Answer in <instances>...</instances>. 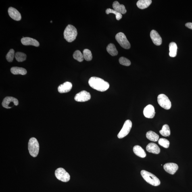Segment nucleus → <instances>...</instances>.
<instances>
[{"instance_id": "1", "label": "nucleus", "mask_w": 192, "mask_h": 192, "mask_svg": "<svg viewBox=\"0 0 192 192\" xmlns=\"http://www.w3.org/2000/svg\"><path fill=\"white\" fill-rule=\"evenodd\" d=\"M89 85L92 88L97 91L103 92L107 91L109 88L108 82L102 79L97 77H92L88 82Z\"/></svg>"}, {"instance_id": "2", "label": "nucleus", "mask_w": 192, "mask_h": 192, "mask_svg": "<svg viewBox=\"0 0 192 192\" xmlns=\"http://www.w3.org/2000/svg\"><path fill=\"white\" fill-rule=\"evenodd\" d=\"M141 174L144 180L151 185L154 186H158L160 185V180L152 173L145 170H142Z\"/></svg>"}, {"instance_id": "3", "label": "nucleus", "mask_w": 192, "mask_h": 192, "mask_svg": "<svg viewBox=\"0 0 192 192\" xmlns=\"http://www.w3.org/2000/svg\"><path fill=\"white\" fill-rule=\"evenodd\" d=\"M77 34L76 28L72 25H68L64 31V37L67 42L71 43L76 39Z\"/></svg>"}, {"instance_id": "4", "label": "nucleus", "mask_w": 192, "mask_h": 192, "mask_svg": "<svg viewBox=\"0 0 192 192\" xmlns=\"http://www.w3.org/2000/svg\"><path fill=\"white\" fill-rule=\"evenodd\" d=\"M28 150L31 156L34 157L37 156L39 153V145L36 138L32 137L29 140Z\"/></svg>"}, {"instance_id": "5", "label": "nucleus", "mask_w": 192, "mask_h": 192, "mask_svg": "<svg viewBox=\"0 0 192 192\" xmlns=\"http://www.w3.org/2000/svg\"><path fill=\"white\" fill-rule=\"evenodd\" d=\"M55 175L58 179L62 182H68L70 179V174L62 168H58L55 170Z\"/></svg>"}, {"instance_id": "6", "label": "nucleus", "mask_w": 192, "mask_h": 192, "mask_svg": "<svg viewBox=\"0 0 192 192\" xmlns=\"http://www.w3.org/2000/svg\"><path fill=\"white\" fill-rule=\"evenodd\" d=\"M115 38L117 42L124 49H128L130 47V45L126 36L122 32H120L117 34L115 36Z\"/></svg>"}, {"instance_id": "7", "label": "nucleus", "mask_w": 192, "mask_h": 192, "mask_svg": "<svg viewBox=\"0 0 192 192\" xmlns=\"http://www.w3.org/2000/svg\"><path fill=\"white\" fill-rule=\"evenodd\" d=\"M157 100L159 105L166 110H169L172 106L171 102L168 97L164 94L158 96Z\"/></svg>"}, {"instance_id": "8", "label": "nucleus", "mask_w": 192, "mask_h": 192, "mask_svg": "<svg viewBox=\"0 0 192 192\" xmlns=\"http://www.w3.org/2000/svg\"><path fill=\"white\" fill-rule=\"evenodd\" d=\"M132 127L131 121L127 120L124 123L123 126L118 135L119 139H122L129 133Z\"/></svg>"}, {"instance_id": "9", "label": "nucleus", "mask_w": 192, "mask_h": 192, "mask_svg": "<svg viewBox=\"0 0 192 192\" xmlns=\"http://www.w3.org/2000/svg\"><path fill=\"white\" fill-rule=\"evenodd\" d=\"M19 104V101L15 98L7 97H5L2 103V105L4 108L10 109L13 106H17Z\"/></svg>"}, {"instance_id": "10", "label": "nucleus", "mask_w": 192, "mask_h": 192, "mask_svg": "<svg viewBox=\"0 0 192 192\" xmlns=\"http://www.w3.org/2000/svg\"><path fill=\"white\" fill-rule=\"evenodd\" d=\"M91 98V95L89 92L83 91L77 94L75 96L74 99L76 101L82 102L89 100Z\"/></svg>"}, {"instance_id": "11", "label": "nucleus", "mask_w": 192, "mask_h": 192, "mask_svg": "<svg viewBox=\"0 0 192 192\" xmlns=\"http://www.w3.org/2000/svg\"><path fill=\"white\" fill-rule=\"evenodd\" d=\"M143 113L146 118H153L155 113L154 107L151 104L148 105L144 108Z\"/></svg>"}, {"instance_id": "12", "label": "nucleus", "mask_w": 192, "mask_h": 192, "mask_svg": "<svg viewBox=\"0 0 192 192\" xmlns=\"http://www.w3.org/2000/svg\"><path fill=\"white\" fill-rule=\"evenodd\" d=\"M163 167L166 172L172 175L175 173L178 169V165L172 163H166L164 165Z\"/></svg>"}, {"instance_id": "13", "label": "nucleus", "mask_w": 192, "mask_h": 192, "mask_svg": "<svg viewBox=\"0 0 192 192\" xmlns=\"http://www.w3.org/2000/svg\"><path fill=\"white\" fill-rule=\"evenodd\" d=\"M150 37L153 43L157 46H159L162 44V38L156 31L152 30L150 33Z\"/></svg>"}, {"instance_id": "14", "label": "nucleus", "mask_w": 192, "mask_h": 192, "mask_svg": "<svg viewBox=\"0 0 192 192\" xmlns=\"http://www.w3.org/2000/svg\"><path fill=\"white\" fill-rule=\"evenodd\" d=\"M21 42L24 45H32L36 47L39 46L40 44L37 40L29 37H23L21 39Z\"/></svg>"}, {"instance_id": "15", "label": "nucleus", "mask_w": 192, "mask_h": 192, "mask_svg": "<svg viewBox=\"0 0 192 192\" xmlns=\"http://www.w3.org/2000/svg\"><path fill=\"white\" fill-rule=\"evenodd\" d=\"M8 13L9 16L14 20L17 21H20L22 18L20 13L17 10L14 8L9 7L8 10Z\"/></svg>"}, {"instance_id": "16", "label": "nucleus", "mask_w": 192, "mask_h": 192, "mask_svg": "<svg viewBox=\"0 0 192 192\" xmlns=\"http://www.w3.org/2000/svg\"><path fill=\"white\" fill-rule=\"evenodd\" d=\"M72 87V84L70 82H66L59 86L58 90L61 93H66L70 91Z\"/></svg>"}, {"instance_id": "17", "label": "nucleus", "mask_w": 192, "mask_h": 192, "mask_svg": "<svg viewBox=\"0 0 192 192\" xmlns=\"http://www.w3.org/2000/svg\"><path fill=\"white\" fill-rule=\"evenodd\" d=\"M147 151L149 152L158 154L160 152V149L157 144L153 143H149L146 147Z\"/></svg>"}, {"instance_id": "18", "label": "nucleus", "mask_w": 192, "mask_h": 192, "mask_svg": "<svg viewBox=\"0 0 192 192\" xmlns=\"http://www.w3.org/2000/svg\"><path fill=\"white\" fill-rule=\"evenodd\" d=\"M112 7L115 10L122 14H124L126 13V10L124 5L120 4L118 1H115L113 3Z\"/></svg>"}, {"instance_id": "19", "label": "nucleus", "mask_w": 192, "mask_h": 192, "mask_svg": "<svg viewBox=\"0 0 192 192\" xmlns=\"http://www.w3.org/2000/svg\"><path fill=\"white\" fill-rule=\"evenodd\" d=\"M133 151L136 155L141 158H144L146 156L145 152L140 146H134L133 148Z\"/></svg>"}, {"instance_id": "20", "label": "nucleus", "mask_w": 192, "mask_h": 192, "mask_svg": "<svg viewBox=\"0 0 192 192\" xmlns=\"http://www.w3.org/2000/svg\"><path fill=\"white\" fill-rule=\"evenodd\" d=\"M152 2L151 0H139L137 2V5L139 8L143 9L148 7Z\"/></svg>"}, {"instance_id": "21", "label": "nucleus", "mask_w": 192, "mask_h": 192, "mask_svg": "<svg viewBox=\"0 0 192 192\" xmlns=\"http://www.w3.org/2000/svg\"><path fill=\"white\" fill-rule=\"evenodd\" d=\"M10 71L13 74H21L24 75L27 74L26 69L17 67H12L10 69Z\"/></svg>"}, {"instance_id": "22", "label": "nucleus", "mask_w": 192, "mask_h": 192, "mask_svg": "<svg viewBox=\"0 0 192 192\" xmlns=\"http://www.w3.org/2000/svg\"><path fill=\"white\" fill-rule=\"evenodd\" d=\"M169 49H170V56L172 57H175L177 54V46L174 42H172L169 45Z\"/></svg>"}, {"instance_id": "23", "label": "nucleus", "mask_w": 192, "mask_h": 192, "mask_svg": "<svg viewBox=\"0 0 192 192\" xmlns=\"http://www.w3.org/2000/svg\"><path fill=\"white\" fill-rule=\"evenodd\" d=\"M106 50L109 54L112 56H115L118 55V52L116 47L114 44H109L106 48Z\"/></svg>"}, {"instance_id": "24", "label": "nucleus", "mask_w": 192, "mask_h": 192, "mask_svg": "<svg viewBox=\"0 0 192 192\" xmlns=\"http://www.w3.org/2000/svg\"><path fill=\"white\" fill-rule=\"evenodd\" d=\"M146 136L147 139L151 141L157 142L158 141L159 139V136L158 134L151 130L148 132L146 134Z\"/></svg>"}, {"instance_id": "25", "label": "nucleus", "mask_w": 192, "mask_h": 192, "mask_svg": "<svg viewBox=\"0 0 192 192\" xmlns=\"http://www.w3.org/2000/svg\"><path fill=\"white\" fill-rule=\"evenodd\" d=\"M159 133L164 137H167L170 134V127L168 124H165L163 126L162 130L159 131Z\"/></svg>"}, {"instance_id": "26", "label": "nucleus", "mask_w": 192, "mask_h": 192, "mask_svg": "<svg viewBox=\"0 0 192 192\" xmlns=\"http://www.w3.org/2000/svg\"><path fill=\"white\" fill-rule=\"evenodd\" d=\"M15 57L18 62H22L26 60V55L24 53L17 52L15 54Z\"/></svg>"}, {"instance_id": "27", "label": "nucleus", "mask_w": 192, "mask_h": 192, "mask_svg": "<svg viewBox=\"0 0 192 192\" xmlns=\"http://www.w3.org/2000/svg\"><path fill=\"white\" fill-rule=\"evenodd\" d=\"M73 57L74 59L80 62H82L84 59L83 54L79 50H76L74 52Z\"/></svg>"}, {"instance_id": "28", "label": "nucleus", "mask_w": 192, "mask_h": 192, "mask_svg": "<svg viewBox=\"0 0 192 192\" xmlns=\"http://www.w3.org/2000/svg\"><path fill=\"white\" fill-rule=\"evenodd\" d=\"M106 13L107 14H109L110 13H113V14H115L116 15V19L118 20H120L122 18V14L114 9H112L110 8L107 9L106 10Z\"/></svg>"}, {"instance_id": "29", "label": "nucleus", "mask_w": 192, "mask_h": 192, "mask_svg": "<svg viewBox=\"0 0 192 192\" xmlns=\"http://www.w3.org/2000/svg\"><path fill=\"white\" fill-rule=\"evenodd\" d=\"M83 54L84 58L87 61H90L92 59V55L91 51L90 50L86 49H84L83 51Z\"/></svg>"}, {"instance_id": "30", "label": "nucleus", "mask_w": 192, "mask_h": 192, "mask_svg": "<svg viewBox=\"0 0 192 192\" xmlns=\"http://www.w3.org/2000/svg\"><path fill=\"white\" fill-rule=\"evenodd\" d=\"M158 143L159 145L166 148H168L170 145V142L168 140L164 138H161L159 139Z\"/></svg>"}, {"instance_id": "31", "label": "nucleus", "mask_w": 192, "mask_h": 192, "mask_svg": "<svg viewBox=\"0 0 192 192\" xmlns=\"http://www.w3.org/2000/svg\"><path fill=\"white\" fill-rule=\"evenodd\" d=\"M15 55V51L14 50L11 49L10 50L6 56V58L7 61L10 62H12L14 59Z\"/></svg>"}, {"instance_id": "32", "label": "nucleus", "mask_w": 192, "mask_h": 192, "mask_svg": "<svg viewBox=\"0 0 192 192\" xmlns=\"http://www.w3.org/2000/svg\"><path fill=\"white\" fill-rule=\"evenodd\" d=\"M119 62L120 64L124 65V66H130L131 64V62H130L129 59L124 57H120L119 59Z\"/></svg>"}, {"instance_id": "33", "label": "nucleus", "mask_w": 192, "mask_h": 192, "mask_svg": "<svg viewBox=\"0 0 192 192\" xmlns=\"http://www.w3.org/2000/svg\"><path fill=\"white\" fill-rule=\"evenodd\" d=\"M185 26L188 28L191 29L192 30V23L188 22L185 24Z\"/></svg>"}, {"instance_id": "34", "label": "nucleus", "mask_w": 192, "mask_h": 192, "mask_svg": "<svg viewBox=\"0 0 192 192\" xmlns=\"http://www.w3.org/2000/svg\"><path fill=\"white\" fill-rule=\"evenodd\" d=\"M52 22V21H51L50 22Z\"/></svg>"}]
</instances>
